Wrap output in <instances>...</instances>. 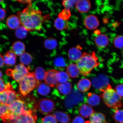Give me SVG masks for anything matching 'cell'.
Here are the masks:
<instances>
[{"instance_id": "1", "label": "cell", "mask_w": 123, "mask_h": 123, "mask_svg": "<svg viewBox=\"0 0 123 123\" xmlns=\"http://www.w3.org/2000/svg\"><path fill=\"white\" fill-rule=\"evenodd\" d=\"M17 14L21 24L28 31L41 30L45 18L41 11L34 8L31 4Z\"/></svg>"}, {"instance_id": "2", "label": "cell", "mask_w": 123, "mask_h": 123, "mask_svg": "<svg viewBox=\"0 0 123 123\" xmlns=\"http://www.w3.org/2000/svg\"><path fill=\"white\" fill-rule=\"evenodd\" d=\"M81 74L86 76L89 74L94 68L100 64L98 58L94 51L91 53H85L80 59L76 62Z\"/></svg>"}, {"instance_id": "3", "label": "cell", "mask_w": 123, "mask_h": 123, "mask_svg": "<svg viewBox=\"0 0 123 123\" xmlns=\"http://www.w3.org/2000/svg\"><path fill=\"white\" fill-rule=\"evenodd\" d=\"M100 90L102 92L100 97L102 98L105 103L108 107L116 110L122 106L121 97L110 84Z\"/></svg>"}, {"instance_id": "4", "label": "cell", "mask_w": 123, "mask_h": 123, "mask_svg": "<svg viewBox=\"0 0 123 123\" xmlns=\"http://www.w3.org/2000/svg\"><path fill=\"white\" fill-rule=\"evenodd\" d=\"M34 107L31 104H27L24 100L19 98L15 100L8 106V111L7 114L12 116H19L30 110L35 111V109H33Z\"/></svg>"}, {"instance_id": "5", "label": "cell", "mask_w": 123, "mask_h": 123, "mask_svg": "<svg viewBox=\"0 0 123 123\" xmlns=\"http://www.w3.org/2000/svg\"><path fill=\"white\" fill-rule=\"evenodd\" d=\"M40 82L35 79L33 73H30L19 82V92L25 96L37 87Z\"/></svg>"}, {"instance_id": "6", "label": "cell", "mask_w": 123, "mask_h": 123, "mask_svg": "<svg viewBox=\"0 0 123 123\" xmlns=\"http://www.w3.org/2000/svg\"><path fill=\"white\" fill-rule=\"evenodd\" d=\"M30 69V68L26 67L21 63L15 66L13 70H7L6 73L17 82H19L25 76L30 73L29 71Z\"/></svg>"}, {"instance_id": "7", "label": "cell", "mask_w": 123, "mask_h": 123, "mask_svg": "<svg viewBox=\"0 0 123 123\" xmlns=\"http://www.w3.org/2000/svg\"><path fill=\"white\" fill-rule=\"evenodd\" d=\"M55 107L54 102L48 98L41 99L38 103V110L41 113L44 115L51 113L54 110Z\"/></svg>"}, {"instance_id": "8", "label": "cell", "mask_w": 123, "mask_h": 123, "mask_svg": "<svg viewBox=\"0 0 123 123\" xmlns=\"http://www.w3.org/2000/svg\"><path fill=\"white\" fill-rule=\"evenodd\" d=\"M13 90L0 93V104L9 106L15 100L19 99Z\"/></svg>"}, {"instance_id": "9", "label": "cell", "mask_w": 123, "mask_h": 123, "mask_svg": "<svg viewBox=\"0 0 123 123\" xmlns=\"http://www.w3.org/2000/svg\"><path fill=\"white\" fill-rule=\"evenodd\" d=\"M14 123H36L37 116L35 111L30 110L24 114L17 116Z\"/></svg>"}, {"instance_id": "10", "label": "cell", "mask_w": 123, "mask_h": 123, "mask_svg": "<svg viewBox=\"0 0 123 123\" xmlns=\"http://www.w3.org/2000/svg\"><path fill=\"white\" fill-rule=\"evenodd\" d=\"M58 71L52 69L46 72V74L44 81L45 83L50 86L56 87L59 84L55 77V74Z\"/></svg>"}, {"instance_id": "11", "label": "cell", "mask_w": 123, "mask_h": 123, "mask_svg": "<svg viewBox=\"0 0 123 123\" xmlns=\"http://www.w3.org/2000/svg\"><path fill=\"white\" fill-rule=\"evenodd\" d=\"M84 25L87 28L90 30L96 29L99 25L97 18L93 15L87 16L84 20Z\"/></svg>"}, {"instance_id": "12", "label": "cell", "mask_w": 123, "mask_h": 123, "mask_svg": "<svg viewBox=\"0 0 123 123\" xmlns=\"http://www.w3.org/2000/svg\"><path fill=\"white\" fill-rule=\"evenodd\" d=\"M77 10L81 13H86L91 8V4L88 0H78L75 4Z\"/></svg>"}, {"instance_id": "13", "label": "cell", "mask_w": 123, "mask_h": 123, "mask_svg": "<svg viewBox=\"0 0 123 123\" xmlns=\"http://www.w3.org/2000/svg\"><path fill=\"white\" fill-rule=\"evenodd\" d=\"M81 49V48L80 46H77L69 49L68 53L69 59L72 61L76 62L79 59L83 54Z\"/></svg>"}, {"instance_id": "14", "label": "cell", "mask_w": 123, "mask_h": 123, "mask_svg": "<svg viewBox=\"0 0 123 123\" xmlns=\"http://www.w3.org/2000/svg\"><path fill=\"white\" fill-rule=\"evenodd\" d=\"M56 90L61 94L67 96L71 92L72 86L70 83L67 82L59 84L56 87Z\"/></svg>"}, {"instance_id": "15", "label": "cell", "mask_w": 123, "mask_h": 123, "mask_svg": "<svg viewBox=\"0 0 123 123\" xmlns=\"http://www.w3.org/2000/svg\"><path fill=\"white\" fill-rule=\"evenodd\" d=\"M6 23L7 27L12 30H16L21 24L19 18L15 15H11L9 17Z\"/></svg>"}, {"instance_id": "16", "label": "cell", "mask_w": 123, "mask_h": 123, "mask_svg": "<svg viewBox=\"0 0 123 123\" xmlns=\"http://www.w3.org/2000/svg\"><path fill=\"white\" fill-rule=\"evenodd\" d=\"M95 112L91 106L88 104H83L79 110L80 115L81 117L85 118L90 117Z\"/></svg>"}, {"instance_id": "17", "label": "cell", "mask_w": 123, "mask_h": 123, "mask_svg": "<svg viewBox=\"0 0 123 123\" xmlns=\"http://www.w3.org/2000/svg\"><path fill=\"white\" fill-rule=\"evenodd\" d=\"M36 96H45L50 93L51 88L50 86L43 82H40L37 87Z\"/></svg>"}, {"instance_id": "18", "label": "cell", "mask_w": 123, "mask_h": 123, "mask_svg": "<svg viewBox=\"0 0 123 123\" xmlns=\"http://www.w3.org/2000/svg\"><path fill=\"white\" fill-rule=\"evenodd\" d=\"M4 58L5 64L8 67H11L16 63V55L12 50L7 52L4 55Z\"/></svg>"}, {"instance_id": "19", "label": "cell", "mask_w": 123, "mask_h": 123, "mask_svg": "<svg viewBox=\"0 0 123 123\" xmlns=\"http://www.w3.org/2000/svg\"><path fill=\"white\" fill-rule=\"evenodd\" d=\"M92 83L90 80L83 78L80 80L77 84V87L79 91L85 92L89 90L91 87Z\"/></svg>"}, {"instance_id": "20", "label": "cell", "mask_w": 123, "mask_h": 123, "mask_svg": "<svg viewBox=\"0 0 123 123\" xmlns=\"http://www.w3.org/2000/svg\"><path fill=\"white\" fill-rule=\"evenodd\" d=\"M25 46L21 41H16L12 45V51L16 55L21 56L25 53Z\"/></svg>"}, {"instance_id": "21", "label": "cell", "mask_w": 123, "mask_h": 123, "mask_svg": "<svg viewBox=\"0 0 123 123\" xmlns=\"http://www.w3.org/2000/svg\"><path fill=\"white\" fill-rule=\"evenodd\" d=\"M95 42L96 45L99 48H104L108 44L109 40L108 37L105 35L101 34L95 38Z\"/></svg>"}, {"instance_id": "22", "label": "cell", "mask_w": 123, "mask_h": 123, "mask_svg": "<svg viewBox=\"0 0 123 123\" xmlns=\"http://www.w3.org/2000/svg\"><path fill=\"white\" fill-rule=\"evenodd\" d=\"M53 115L57 120L61 123H69L70 121V116L65 112L56 111L54 113Z\"/></svg>"}, {"instance_id": "23", "label": "cell", "mask_w": 123, "mask_h": 123, "mask_svg": "<svg viewBox=\"0 0 123 123\" xmlns=\"http://www.w3.org/2000/svg\"><path fill=\"white\" fill-rule=\"evenodd\" d=\"M67 73L70 78H75L80 73L79 68L76 64L72 63L68 65L66 70Z\"/></svg>"}, {"instance_id": "24", "label": "cell", "mask_w": 123, "mask_h": 123, "mask_svg": "<svg viewBox=\"0 0 123 123\" xmlns=\"http://www.w3.org/2000/svg\"><path fill=\"white\" fill-rule=\"evenodd\" d=\"M54 25L55 27L58 30H65L68 27V21L67 19H64L59 17L55 19Z\"/></svg>"}, {"instance_id": "25", "label": "cell", "mask_w": 123, "mask_h": 123, "mask_svg": "<svg viewBox=\"0 0 123 123\" xmlns=\"http://www.w3.org/2000/svg\"><path fill=\"white\" fill-rule=\"evenodd\" d=\"M100 97L96 93H89L87 95V102L89 105L95 106L98 105L100 101Z\"/></svg>"}, {"instance_id": "26", "label": "cell", "mask_w": 123, "mask_h": 123, "mask_svg": "<svg viewBox=\"0 0 123 123\" xmlns=\"http://www.w3.org/2000/svg\"><path fill=\"white\" fill-rule=\"evenodd\" d=\"M90 122L91 123H106L105 115L100 113L93 114L90 117Z\"/></svg>"}, {"instance_id": "27", "label": "cell", "mask_w": 123, "mask_h": 123, "mask_svg": "<svg viewBox=\"0 0 123 123\" xmlns=\"http://www.w3.org/2000/svg\"><path fill=\"white\" fill-rule=\"evenodd\" d=\"M46 72L44 68L41 67H38L35 69L34 72L35 77L36 80L40 82L45 79Z\"/></svg>"}, {"instance_id": "28", "label": "cell", "mask_w": 123, "mask_h": 123, "mask_svg": "<svg viewBox=\"0 0 123 123\" xmlns=\"http://www.w3.org/2000/svg\"><path fill=\"white\" fill-rule=\"evenodd\" d=\"M55 77L59 84L68 82L70 79V77L68 74L63 71H58L55 74Z\"/></svg>"}, {"instance_id": "29", "label": "cell", "mask_w": 123, "mask_h": 123, "mask_svg": "<svg viewBox=\"0 0 123 123\" xmlns=\"http://www.w3.org/2000/svg\"><path fill=\"white\" fill-rule=\"evenodd\" d=\"M28 31L22 25L20 26L16 29L15 35L16 37L20 39H23L27 36Z\"/></svg>"}, {"instance_id": "30", "label": "cell", "mask_w": 123, "mask_h": 123, "mask_svg": "<svg viewBox=\"0 0 123 123\" xmlns=\"http://www.w3.org/2000/svg\"><path fill=\"white\" fill-rule=\"evenodd\" d=\"M44 45L45 48L48 49H53L56 47L57 42L55 39L50 38L46 40L44 43Z\"/></svg>"}, {"instance_id": "31", "label": "cell", "mask_w": 123, "mask_h": 123, "mask_svg": "<svg viewBox=\"0 0 123 123\" xmlns=\"http://www.w3.org/2000/svg\"><path fill=\"white\" fill-rule=\"evenodd\" d=\"M32 60L31 55L28 53H24L20 58V61L21 64L24 65H29L32 62Z\"/></svg>"}, {"instance_id": "32", "label": "cell", "mask_w": 123, "mask_h": 123, "mask_svg": "<svg viewBox=\"0 0 123 123\" xmlns=\"http://www.w3.org/2000/svg\"><path fill=\"white\" fill-rule=\"evenodd\" d=\"M113 117L114 120L118 123H123V110H115Z\"/></svg>"}, {"instance_id": "33", "label": "cell", "mask_w": 123, "mask_h": 123, "mask_svg": "<svg viewBox=\"0 0 123 123\" xmlns=\"http://www.w3.org/2000/svg\"><path fill=\"white\" fill-rule=\"evenodd\" d=\"M13 90V89L10 83H5L2 79H0V93L7 90Z\"/></svg>"}, {"instance_id": "34", "label": "cell", "mask_w": 123, "mask_h": 123, "mask_svg": "<svg viewBox=\"0 0 123 123\" xmlns=\"http://www.w3.org/2000/svg\"><path fill=\"white\" fill-rule=\"evenodd\" d=\"M114 45L117 48L122 49L123 48V36L119 35L116 37L113 41Z\"/></svg>"}, {"instance_id": "35", "label": "cell", "mask_w": 123, "mask_h": 123, "mask_svg": "<svg viewBox=\"0 0 123 123\" xmlns=\"http://www.w3.org/2000/svg\"><path fill=\"white\" fill-rule=\"evenodd\" d=\"M42 123H57V121L53 115H47L42 119Z\"/></svg>"}, {"instance_id": "36", "label": "cell", "mask_w": 123, "mask_h": 123, "mask_svg": "<svg viewBox=\"0 0 123 123\" xmlns=\"http://www.w3.org/2000/svg\"><path fill=\"white\" fill-rule=\"evenodd\" d=\"M78 0H64L63 1L62 4L65 7V10L70 11V9L76 4Z\"/></svg>"}, {"instance_id": "37", "label": "cell", "mask_w": 123, "mask_h": 123, "mask_svg": "<svg viewBox=\"0 0 123 123\" xmlns=\"http://www.w3.org/2000/svg\"><path fill=\"white\" fill-rule=\"evenodd\" d=\"M8 110V106L0 104V117H2L6 114Z\"/></svg>"}, {"instance_id": "38", "label": "cell", "mask_w": 123, "mask_h": 123, "mask_svg": "<svg viewBox=\"0 0 123 123\" xmlns=\"http://www.w3.org/2000/svg\"><path fill=\"white\" fill-rule=\"evenodd\" d=\"M116 90L118 94L121 97H123V84H119L117 86Z\"/></svg>"}, {"instance_id": "39", "label": "cell", "mask_w": 123, "mask_h": 123, "mask_svg": "<svg viewBox=\"0 0 123 123\" xmlns=\"http://www.w3.org/2000/svg\"><path fill=\"white\" fill-rule=\"evenodd\" d=\"M84 118L80 116H77L74 118L72 123H85Z\"/></svg>"}, {"instance_id": "40", "label": "cell", "mask_w": 123, "mask_h": 123, "mask_svg": "<svg viewBox=\"0 0 123 123\" xmlns=\"http://www.w3.org/2000/svg\"><path fill=\"white\" fill-rule=\"evenodd\" d=\"M6 12L4 9L0 8V21H2L5 18Z\"/></svg>"}, {"instance_id": "41", "label": "cell", "mask_w": 123, "mask_h": 123, "mask_svg": "<svg viewBox=\"0 0 123 123\" xmlns=\"http://www.w3.org/2000/svg\"><path fill=\"white\" fill-rule=\"evenodd\" d=\"M4 57L0 53V68H1L4 66Z\"/></svg>"}, {"instance_id": "42", "label": "cell", "mask_w": 123, "mask_h": 123, "mask_svg": "<svg viewBox=\"0 0 123 123\" xmlns=\"http://www.w3.org/2000/svg\"><path fill=\"white\" fill-rule=\"evenodd\" d=\"M18 2L23 4H31L32 1L31 0H18Z\"/></svg>"}, {"instance_id": "43", "label": "cell", "mask_w": 123, "mask_h": 123, "mask_svg": "<svg viewBox=\"0 0 123 123\" xmlns=\"http://www.w3.org/2000/svg\"><path fill=\"white\" fill-rule=\"evenodd\" d=\"M2 74L1 71L0 70V79H1V78H2Z\"/></svg>"}, {"instance_id": "44", "label": "cell", "mask_w": 123, "mask_h": 123, "mask_svg": "<svg viewBox=\"0 0 123 123\" xmlns=\"http://www.w3.org/2000/svg\"><path fill=\"white\" fill-rule=\"evenodd\" d=\"M85 123H91L89 121H87L85 122Z\"/></svg>"}, {"instance_id": "45", "label": "cell", "mask_w": 123, "mask_h": 123, "mask_svg": "<svg viewBox=\"0 0 123 123\" xmlns=\"http://www.w3.org/2000/svg\"><path fill=\"white\" fill-rule=\"evenodd\" d=\"M122 55H123V50L122 51Z\"/></svg>"}, {"instance_id": "46", "label": "cell", "mask_w": 123, "mask_h": 123, "mask_svg": "<svg viewBox=\"0 0 123 123\" xmlns=\"http://www.w3.org/2000/svg\"><path fill=\"white\" fill-rule=\"evenodd\" d=\"M106 123H109L108 122H106Z\"/></svg>"}]
</instances>
